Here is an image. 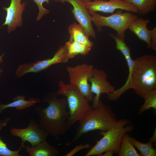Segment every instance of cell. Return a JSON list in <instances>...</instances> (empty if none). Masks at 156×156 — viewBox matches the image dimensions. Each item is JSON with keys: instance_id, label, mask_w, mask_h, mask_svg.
<instances>
[{"instance_id": "1", "label": "cell", "mask_w": 156, "mask_h": 156, "mask_svg": "<svg viewBox=\"0 0 156 156\" xmlns=\"http://www.w3.org/2000/svg\"><path fill=\"white\" fill-rule=\"evenodd\" d=\"M132 89L136 94L144 98L156 90V57L144 55L134 60L133 67L124 85L107 95L108 99L115 101L128 90Z\"/></svg>"}, {"instance_id": "2", "label": "cell", "mask_w": 156, "mask_h": 156, "mask_svg": "<svg viewBox=\"0 0 156 156\" xmlns=\"http://www.w3.org/2000/svg\"><path fill=\"white\" fill-rule=\"evenodd\" d=\"M57 96L54 92L48 93L42 101L48 103V106L45 108L38 106L35 111L39 117L40 127L49 135L59 140L60 136L65 135L69 129L67 121L70 114L66 109V98H59Z\"/></svg>"}, {"instance_id": "3", "label": "cell", "mask_w": 156, "mask_h": 156, "mask_svg": "<svg viewBox=\"0 0 156 156\" xmlns=\"http://www.w3.org/2000/svg\"><path fill=\"white\" fill-rule=\"evenodd\" d=\"M79 121V126L72 140L64 144L67 146L77 141L82 135L90 131H105L113 127L125 126L130 123L129 120L125 119L117 120L110 107L100 100L96 106L91 107Z\"/></svg>"}, {"instance_id": "4", "label": "cell", "mask_w": 156, "mask_h": 156, "mask_svg": "<svg viewBox=\"0 0 156 156\" xmlns=\"http://www.w3.org/2000/svg\"><path fill=\"white\" fill-rule=\"evenodd\" d=\"M58 85L59 89L56 94L57 95L66 98L69 108L70 116L67 125L69 129L81 119L91 107L89 100L75 86L70 83L66 84L61 81Z\"/></svg>"}, {"instance_id": "5", "label": "cell", "mask_w": 156, "mask_h": 156, "mask_svg": "<svg viewBox=\"0 0 156 156\" xmlns=\"http://www.w3.org/2000/svg\"><path fill=\"white\" fill-rule=\"evenodd\" d=\"M122 10H117L115 13L107 16L89 12L92 21L96 26L99 32L102 31L103 27H108L117 32V36L125 39L126 30L131 22L138 16L130 12H123Z\"/></svg>"}, {"instance_id": "6", "label": "cell", "mask_w": 156, "mask_h": 156, "mask_svg": "<svg viewBox=\"0 0 156 156\" xmlns=\"http://www.w3.org/2000/svg\"><path fill=\"white\" fill-rule=\"evenodd\" d=\"M132 124L123 127H112L105 131H101L99 134L103 136L96 144L86 153V156H100L106 151L112 150L115 153L119 151L122 137L126 133L133 129Z\"/></svg>"}, {"instance_id": "7", "label": "cell", "mask_w": 156, "mask_h": 156, "mask_svg": "<svg viewBox=\"0 0 156 156\" xmlns=\"http://www.w3.org/2000/svg\"><path fill=\"white\" fill-rule=\"evenodd\" d=\"M69 59L65 44L60 47L52 58L19 64L16 70L15 75L17 78H21L27 73H37L53 64L66 63Z\"/></svg>"}, {"instance_id": "8", "label": "cell", "mask_w": 156, "mask_h": 156, "mask_svg": "<svg viewBox=\"0 0 156 156\" xmlns=\"http://www.w3.org/2000/svg\"><path fill=\"white\" fill-rule=\"evenodd\" d=\"M93 66L87 64L74 66H68L66 69L69 78V83L76 86L89 101H92L94 94L89 83L94 69Z\"/></svg>"}, {"instance_id": "9", "label": "cell", "mask_w": 156, "mask_h": 156, "mask_svg": "<svg viewBox=\"0 0 156 156\" xmlns=\"http://www.w3.org/2000/svg\"><path fill=\"white\" fill-rule=\"evenodd\" d=\"M11 135L20 138L22 142H29L34 146L41 142L46 140L48 134L42 129L35 120L32 118L28 126L25 128H12L10 130Z\"/></svg>"}, {"instance_id": "10", "label": "cell", "mask_w": 156, "mask_h": 156, "mask_svg": "<svg viewBox=\"0 0 156 156\" xmlns=\"http://www.w3.org/2000/svg\"><path fill=\"white\" fill-rule=\"evenodd\" d=\"M107 75L103 70L94 68L92 76L89 79L91 92L95 94L92 99V106L95 107L98 103L102 94L107 95L113 94L116 91L114 87L108 81Z\"/></svg>"}, {"instance_id": "11", "label": "cell", "mask_w": 156, "mask_h": 156, "mask_svg": "<svg viewBox=\"0 0 156 156\" xmlns=\"http://www.w3.org/2000/svg\"><path fill=\"white\" fill-rule=\"evenodd\" d=\"M84 3L90 12H101L112 13L116 10L121 9L138 13V9L135 6L124 0H95Z\"/></svg>"}, {"instance_id": "12", "label": "cell", "mask_w": 156, "mask_h": 156, "mask_svg": "<svg viewBox=\"0 0 156 156\" xmlns=\"http://www.w3.org/2000/svg\"><path fill=\"white\" fill-rule=\"evenodd\" d=\"M65 3L68 2L73 7L71 11L75 20L82 27L89 36L96 38V33L92 25L91 16L84 2L81 0H59Z\"/></svg>"}, {"instance_id": "13", "label": "cell", "mask_w": 156, "mask_h": 156, "mask_svg": "<svg viewBox=\"0 0 156 156\" xmlns=\"http://www.w3.org/2000/svg\"><path fill=\"white\" fill-rule=\"evenodd\" d=\"M21 0H11L9 7H4L6 12L5 21L3 25H7L8 33L15 31L23 24L22 14L27 3H21Z\"/></svg>"}, {"instance_id": "14", "label": "cell", "mask_w": 156, "mask_h": 156, "mask_svg": "<svg viewBox=\"0 0 156 156\" xmlns=\"http://www.w3.org/2000/svg\"><path fill=\"white\" fill-rule=\"evenodd\" d=\"M150 21L149 19H144L138 17L131 22L128 28L135 34L140 40L145 42L149 49L151 48V41L150 30L147 28V25Z\"/></svg>"}, {"instance_id": "15", "label": "cell", "mask_w": 156, "mask_h": 156, "mask_svg": "<svg viewBox=\"0 0 156 156\" xmlns=\"http://www.w3.org/2000/svg\"><path fill=\"white\" fill-rule=\"evenodd\" d=\"M39 98L31 97L27 100L25 97L22 95H18L12 99V101L8 104H4L0 102V114L7 109L14 108L17 110H21L27 109L41 102Z\"/></svg>"}, {"instance_id": "16", "label": "cell", "mask_w": 156, "mask_h": 156, "mask_svg": "<svg viewBox=\"0 0 156 156\" xmlns=\"http://www.w3.org/2000/svg\"><path fill=\"white\" fill-rule=\"evenodd\" d=\"M23 148L30 156H57L60 153L58 150L51 145L47 140L31 147L24 145Z\"/></svg>"}, {"instance_id": "17", "label": "cell", "mask_w": 156, "mask_h": 156, "mask_svg": "<svg viewBox=\"0 0 156 156\" xmlns=\"http://www.w3.org/2000/svg\"><path fill=\"white\" fill-rule=\"evenodd\" d=\"M70 34L69 40L77 41L92 47L94 43L89 39L82 27L79 24L74 23L70 25L68 28Z\"/></svg>"}, {"instance_id": "18", "label": "cell", "mask_w": 156, "mask_h": 156, "mask_svg": "<svg viewBox=\"0 0 156 156\" xmlns=\"http://www.w3.org/2000/svg\"><path fill=\"white\" fill-rule=\"evenodd\" d=\"M110 35L115 42L116 49L121 52L127 62L129 68L128 76L131 72L134 62V60L131 56L130 49L125 42L124 39L120 38L113 34H110Z\"/></svg>"}, {"instance_id": "19", "label": "cell", "mask_w": 156, "mask_h": 156, "mask_svg": "<svg viewBox=\"0 0 156 156\" xmlns=\"http://www.w3.org/2000/svg\"><path fill=\"white\" fill-rule=\"evenodd\" d=\"M10 117H7L0 120V132L2 129L6 127L11 119ZM22 142L20 147L18 150L14 151L9 149L6 143L4 142L0 136V156H22L19 153L24 145Z\"/></svg>"}, {"instance_id": "20", "label": "cell", "mask_w": 156, "mask_h": 156, "mask_svg": "<svg viewBox=\"0 0 156 156\" xmlns=\"http://www.w3.org/2000/svg\"><path fill=\"white\" fill-rule=\"evenodd\" d=\"M65 45L70 59L78 54L85 55L89 53L92 48L89 46L77 41L70 40L66 42Z\"/></svg>"}, {"instance_id": "21", "label": "cell", "mask_w": 156, "mask_h": 156, "mask_svg": "<svg viewBox=\"0 0 156 156\" xmlns=\"http://www.w3.org/2000/svg\"><path fill=\"white\" fill-rule=\"evenodd\" d=\"M118 154V156H140L136 151L128 132L123 135Z\"/></svg>"}, {"instance_id": "22", "label": "cell", "mask_w": 156, "mask_h": 156, "mask_svg": "<svg viewBox=\"0 0 156 156\" xmlns=\"http://www.w3.org/2000/svg\"><path fill=\"white\" fill-rule=\"evenodd\" d=\"M133 4L138 9L140 15H145L154 11L156 8V0H124Z\"/></svg>"}, {"instance_id": "23", "label": "cell", "mask_w": 156, "mask_h": 156, "mask_svg": "<svg viewBox=\"0 0 156 156\" xmlns=\"http://www.w3.org/2000/svg\"><path fill=\"white\" fill-rule=\"evenodd\" d=\"M131 141L143 156H155L156 150L153 146L152 143L149 142L144 143L131 137Z\"/></svg>"}, {"instance_id": "24", "label": "cell", "mask_w": 156, "mask_h": 156, "mask_svg": "<svg viewBox=\"0 0 156 156\" xmlns=\"http://www.w3.org/2000/svg\"><path fill=\"white\" fill-rule=\"evenodd\" d=\"M144 99V102L138 111L139 114L151 108L156 109V90L148 94Z\"/></svg>"}, {"instance_id": "25", "label": "cell", "mask_w": 156, "mask_h": 156, "mask_svg": "<svg viewBox=\"0 0 156 156\" xmlns=\"http://www.w3.org/2000/svg\"><path fill=\"white\" fill-rule=\"evenodd\" d=\"M36 4L37 5L38 9L39 12L38 14L36 17V21H38L40 20L42 17L45 15L49 14V10L44 8L43 6V3L44 2H45L47 4L49 3L50 0H33ZM54 0L58 1L57 0Z\"/></svg>"}, {"instance_id": "26", "label": "cell", "mask_w": 156, "mask_h": 156, "mask_svg": "<svg viewBox=\"0 0 156 156\" xmlns=\"http://www.w3.org/2000/svg\"><path fill=\"white\" fill-rule=\"evenodd\" d=\"M90 145L88 143H87L86 144L83 145L80 144L79 145H77L72 150L69 152L67 153L65 156H71L74 155L76 153L81 150L83 149L88 148L90 147Z\"/></svg>"}, {"instance_id": "27", "label": "cell", "mask_w": 156, "mask_h": 156, "mask_svg": "<svg viewBox=\"0 0 156 156\" xmlns=\"http://www.w3.org/2000/svg\"><path fill=\"white\" fill-rule=\"evenodd\" d=\"M150 36L151 41V49L156 51V27L150 30Z\"/></svg>"}, {"instance_id": "28", "label": "cell", "mask_w": 156, "mask_h": 156, "mask_svg": "<svg viewBox=\"0 0 156 156\" xmlns=\"http://www.w3.org/2000/svg\"><path fill=\"white\" fill-rule=\"evenodd\" d=\"M115 153L114 151L112 150H109L106 151L100 156H112Z\"/></svg>"}, {"instance_id": "29", "label": "cell", "mask_w": 156, "mask_h": 156, "mask_svg": "<svg viewBox=\"0 0 156 156\" xmlns=\"http://www.w3.org/2000/svg\"><path fill=\"white\" fill-rule=\"evenodd\" d=\"M5 55V53H3L0 55V64L2 63L3 61V58ZM3 72V70L2 68H0V77Z\"/></svg>"}, {"instance_id": "30", "label": "cell", "mask_w": 156, "mask_h": 156, "mask_svg": "<svg viewBox=\"0 0 156 156\" xmlns=\"http://www.w3.org/2000/svg\"><path fill=\"white\" fill-rule=\"evenodd\" d=\"M156 142V129L152 137L150 139L149 142L152 143Z\"/></svg>"}, {"instance_id": "31", "label": "cell", "mask_w": 156, "mask_h": 156, "mask_svg": "<svg viewBox=\"0 0 156 156\" xmlns=\"http://www.w3.org/2000/svg\"><path fill=\"white\" fill-rule=\"evenodd\" d=\"M83 2L85 3L86 2L90 1H91V0H93V1H95V0H81Z\"/></svg>"}, {"instance_id": "32", "label": "cell", "mask_w": 156, "mask_h": 156, "mask_svg": "<svg viewBox=\"0 0 156 156\" xmlns=\"http://www.w3.org/2000/svg\"><path fill=\"white\" fill-rule=\"evenodd\" d=\"M103 1H108V0H103Z\"/></svg>"}, {"instance_id": "33", "label": "cell", "mask_w": 156, "mask_h": 156, "mask_svg": "<svg viewBox=\"0 0 156 156\" xmlns=\"http://www.w3.org/2000/svg\"><path fill=\"white\" fill-rule=\"evenodd\" d=\"M59 0H57L58 1H59Z\"/></svg>"}]
</instances>
